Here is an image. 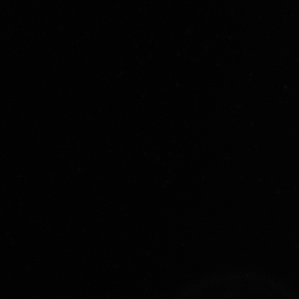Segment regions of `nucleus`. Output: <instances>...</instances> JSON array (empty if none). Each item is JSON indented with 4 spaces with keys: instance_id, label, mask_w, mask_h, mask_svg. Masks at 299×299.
Wrapping results in <instances>:
<instances>
[]
</instances>
